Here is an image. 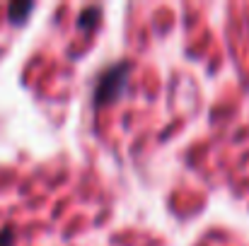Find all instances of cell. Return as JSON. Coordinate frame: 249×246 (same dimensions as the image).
Masks as SVG:
<instances>
[{"instance_id":"obj_1","label":"cell","mask_w":249,"mask_h":246,"mask_svg":"<svg viewBox=\"0 0 249 246\" xmlns=\"http://www.w3.org/2000/svg\"><path fill=\"white\" fill-rule=\"evenodd\" d=\"M128 63L126 61H119L114 63L109 70L102 73V78L94 87V106H104V104H111L121 97V92L126 89V78H128Z\"/></svg>"},{"instance_id":"obj_2","label":"cell","mask_w":249,"mask_h":246,"mask_svg":"<svg viewBox=\"0 0 249 246\" xmlns=\"http://www.w3.org/2000/svg\"><path fill=\"white\" fill-rule=\"evenodd\" d=\"M32 10V2H17V5H12L10 7V17H12V22H24V15Z\"/></svg>"},{"instance_id":"obj_3","label":"cell","mask_w":249,"mask_h":246,"mask_svg":"<svg viewBox=\"0 0 249 246\" xmlns=\"http://www.w3.org/2000/svg\"><path fill=\"white\" fill-rule=\"evenodd\" d=\"M0 246H12V230L10 227L0 230Z\"/></svg>"}]
</instances>
